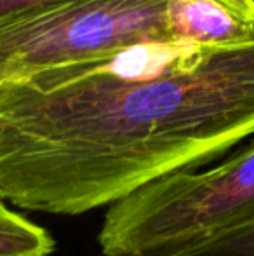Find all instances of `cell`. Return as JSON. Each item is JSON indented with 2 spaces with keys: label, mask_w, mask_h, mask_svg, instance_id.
<instances>
[{
  "label": "cell",
  "mask_w": 254,
  "mask_h": 256,
  "mask_svg": "<svg viewBox=\"0 0 254 256\" xmlns=\"http://www.w3.org/2000/svg\"><path fill=\"white\" fill-rule=\"evenodd\" d=\"M254 136V37L139 46L0 88V200L78 216Z\"/></svg>",
  "instance_id": "cell-1"
},
{
  "label": "cell",
  "mask_w": 254,
  "mask_h": 256,
  "mask_svg": "<svg viewBox=\"0 0 254 256\" xmlns=\"http://www.w3.org/2000/svg\"><path fill=\"white\" fill-rule=\"evenodd\" d=\"M254 225V140L207 171H180L108 206L103 256H190Z\"/></svg>",
  "instance_id": "cell-2"
},
{
  "label": "cell",
  "mask_w": 254,
  "mask_h": 256,
  "mask_svg": "<svg viewBox=\"0 0 254 256\" xmlns=\"http://www.w3.org/2000/svg\"><path fill=\"white\" fill-rule=\"evenodd\" d=\"M176 44L167 0H71L0 21V88L139 46Z\"/></svg>",
  "instance_id": "cell-3"
},
{
  "label": "cell",
  "mask_w": 254,
  "mask_h": 256,
  "mask_svg": "<svg viewBox=\"0 0 254 256\" xmlns=\"http://www.w3.org/2000/svg\"><path fill=\"white\" fill-rule=\"evenodd\" d=\"M167 21L176 44L216 46L254 37V28L207 0H167Z\"/></svg>",
  "instance_id": "cell-4"
},
{
  "label": "cell",
  "mask_w": 254,
  "mask_h": 256,
  "mask_svg": "<svg viewBox=\"0 0 254 256\" xmlns=\"http://www.w3.org/2000/svg\"><path fill=\"white\" fill-rule=\"evenodd\" d=\"M52 236L0 200V256H51Z\"/></svg>",
  "instance_id": "cell-5"
},
{
  "label": "cell",
  "mask_w": 254,
  "mask_h": 256,
  "mask_svg": "<svg viewBox=\"0 0 254 256\" xmlns=\"http://www.w3.org/2000/svg\"><path fill=\"white\" fill-rule=\"evenodd\" d=\"M190 256H254V225Z\"/></svg>",
  "instance_id": "cell-6"
},
{
  "label": "cell",
  "mask_w": 254,
  "mask_h": 256,
  "mask_svg": "<svg viewBox=\"0 0 254 256\" xmlns=\"http://www.w3.org/2000/svg\"><path fill=\"white\" fill-rule=\"evenodd\" d=\"M64 2H71V0H0V21Z\"/></svg>",
  "instance_id": "cell-7"
},
{
  "label": "cell",
  "mask_w": 254,
  "mask_h": 256,
  "mask_svg": "<svg viewBox=\"0 0 254 256\" xmlns=\"http://www.w3.org/2000/svg\"><path fill=\"white\" fill-rule=\"evenodd\" d=\"M207 2L221 7L235 20L254 28V0H207Z\"/></svg>",
  "instance_id": "cell-8"
}]
</instances>
